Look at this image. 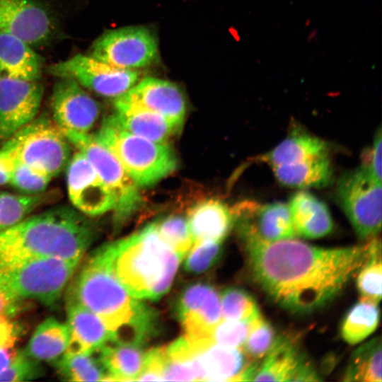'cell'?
<instances>
[{"label":"cell","instance_id":"obj_1","mask_svg":"<svg viewBox=\"0 0 382 382\" xmlns=\"http://www.w3.org/2000/svg\"><path fill=\"white\" fill-rule=\"evenodd\" d=\"M241 235L254 279L270 299L294 313H310L330 303L369 255V242L325 248L293 238L267 241L254 234Z\"/></svg>","mask_w":382,"mask_h":382},{"label":"cell","instance_id":"obj_2","mask_svg":"<svg viewBox=\"0 0 382 382\" xmlns=\"http://www.w3.org/2000/svg\"><path fill=\"white\" fill-rule=\"evenodd\" d=\"M66 297L95 313L112 341L139 346L154 330V311L128 294L112 273L101 247L86 261Z\"/></svg>","mask_w":382,"mask_h":382},{"label":"cell","instance_id":"obj_3","mask_svg":"<svg viewBox=\"0 0 382 382\" xmlns=\"http://www.w3.org/2000/svg\"><path fill=\"white\" fill-rule=\"evenodd\" d=\"M101 248L118 282L139 300L164 295L183 260L161 237L154 223Z\"/></svg>","mask_w":382,"mask_h":382},{"label":"cell","instance_id":"obj_4","mask_svg":"<svg viewBox=\"0 0 382 382\" xmlns=\"http://www.w3.org/2000/svg\"><path fill=\"white\" fill-rule=\"evenodd\" d=\"M94 236L82 213L57 207L0 232V257H50L80 261Z\"/></svg>","mask_w":382,"mask_h":382},{"label":"cell","instance_id":"obj_5","mask_svg":"<svg viewBox=\"0 0 382 382\" xmlns=\"http://www.w3.org/2000/svg\"><path fill=\"white\" fill-rule=\"evenodd\" d=\"M94 136L115 155L138 187L157 183L177 168L176 156L168 144L125 130L114 115L105 119Z\"/></svg>","mask_w":382,"mask_h":382},{"label":"cell","instance_id":"obj_6","mask_svg":"<svg viewBox=\"0 0 382 382\" xmlns=\"http://www.w3.org/2000/svg\"><path fill=\"white\" fill-rule=\"evenodd\" d=\"M79 262L50 257H0V284L20 299L50 306L61 297Z\"/></svg>","mask_w":382,"mask_h":382},{"label":"cell","instance_id":"obj_7","mask_svg":"<svg viewBox=\"0 0 382 382\" xmlns=\"http://www.w3.org/2000/svg\"><path fill=\"white\" fill-rule=\"evenodd\" d=\"M70 142L62 129L47 116L35 117L20 128L0 149L15 161L52 178L66 167L70 158Z\"/></svg>","mask_w":382,"mask_h":382},{"label":"cell","instance_id":"obj_8","mask_svg":"<svg viewBox=\"0 0 382 382\" xmlns=\"http://www.w3.org/2000/svg\"><path fill=\"white\" fill-rule=\"evenodd\" d=\"M381 183L361 166L338 180L337 197L361 239L375 237L381 228Z\"/></svg>","mask_w":382,"mask_h":382},{"label":"cell","instance_id":"obj_9","mask_svg":"<svg viewBox=\"0 0 382 382\" xmlns=\"http://www.w3.org/2000/svg\"><path fill=\"white\" fill-rule=\"evenodd\" d=\"M67 139L81 152L96 169L115 197L116 218H127L139 207V187L115 155L89 133L64 132Z\"/></svg>","mask_w":382,"mask_h":382},{"label":"cell","instance_id":"obj_10","mask_svg":"<svg viewBox=\"0 0 382 382\" xmlns=\"http://www.w3.org/2000/svg\"><path fill=\"white\" fill-rule=\"evenodd\" d=\"M158 54L154 35L141 26L125 27L104 33L93 43L92 57L125 69L145 67Z\"/></svg>","mask_w":382,"mask_h":382},{"label":"cell","instance_id":"obj_11","mask_svg":"<svg viewBox=\"0 0 382 382\" xmlns=\"http://www.w3.org/2000/svg\"><path fill=\"white\" fill-rule=\"evenodd\" d=\"M48 70L54 76L72 79L82 87L110 98L122 96L140 79L136 70L115 67L81 54L54 64Z\"/></svg>","mask_w":382,"mask_h":382},{"label":"cell","instance_id":"obj_12","mask_svg":"<svg viewBox=\"0 0 382 382\" xmlns=\"http://www.w3.org/2000/svg\"><path fill=\"white\" fill-rule=\"evenodd\" d=\"M197 371V381H250L258 362L242 348L220 345L211 340H189Z\"/></svg>","mask_w":382,"mask_h":382},{"label":"cell","instance_id":"obj_13","mask_svg":"<svg viewBox=\"0 0 382 382\" xmlns=\"http://www.w3.org/2000/svg\"><path fill=\"white\" fill-rule=\"evenodd\" d=\"M66 167L68 196L77 211L93 216L114 209L112 192L81 152L75 153Z\"/></svg>","mask_w":382,"mask_h":382},{"label":"cell","instance_id":"obj_14","mask_svg":"<svg viewBox=\"0 0 382 382\" xmlns=\"http://www.w3.org/2000/svg\"><path fill=\"white\" fill-rule=\"evenodd\" d=\"M42 96L38 81L0 77V146L37 116Z\"/></svg>","mask_w":382,"mask_h":382},{"label":"cell","instance_id":"obj_15","mask_svg":"<svg viewBox=\"0 0 382 382\" xmlns=\"http://www.w3.org/2000/svg\"><path fill=\"white\" fill-rule=\"evenodd\" d=\"M51 107L53 120L64 132L89 133L100 113L98 103L69 78L54 84Z\"/></svg>","mask_w":382,"mask_h":382},{"label":"cell","instance_id":"obj_16","mask_svg":"<svg viewBox=\"0 0 382 382\" xmlns=\"http://www.w3.org/2000/svg\"><path fill=\"white\" fill-rule=\"evenodd\" d=\"M54 30L51 14L37 0H0V31L38 46L47 42Z\"/></svg>","mask_w":382,"mask_h":382},{"label":"cell","instance_id":"obj_17","mask_svg":"<svg viewBox=\"0 0 382 382\" xmlns=\"http://www.w3.org/2000/svg\"><path fill=\"white\" fill-rule=\"evenodd\" d=\"M313 365L289 337H277L261 364L253 381H319Z\"/></svg>","mask_w":382,"mask_h":382},{"label":"cell","instance_id":"obj_18","mask_svg":"<svg viewBox=\"0 0 382 382\" xmlns=\"http://www.w3.org/2000/svg\"><path fill=\"white\" fill-rule=\"evenodd\" d=\"M241 233H250L267 241L296 236L289 207L282 202L261 205L253 201L238 203L231 210Z\"/></svg>","mask_w":382,"mask_h":382},{"label":"cell","instance_id":"obj_19","mask_svg":"<svg viewBox=\"0 0 382 382\" xmlns=\"http://www.w3.org/2000/svg\"><path fill=\"white\" fill-rule=\"evenodd\" d=\"M178 314L186 338L209 339L212 330L222 320L220 296L207 284L191 285L180 296Z\"/></svg>","mask_w":382,"mask_h":382},{"label":"cell","instance_id":"obj_20","mask_svg":"<svg viewBox=\"0 0 382 382\" xmlns=\"http://www.w3.org/2000/svg\"><path fill=\"white\" fill-rule=\"evenodd\" d=\"M158 113L183 127L186 103L181 90L170 81L148 77L118 97Z\"/></svg>","mask_w":382,"mask_h":382},{"label":"cell","instance_id":"obj_21","mask_svg":"<svg viewBox=\"0 0 382 382\" xmlns=\"http://www.w3.org/2000/svg\"><path fill=\"white\" fill-rule=\"evenodd\" d=\"M117 123L125 130L150 141L168 144L183 127L154 112L117 98L115 101Z\"/></svg>","mask_w":382,"mask_h":382},{"label":"cell","instance_id":"obj_22","mask_svg":"<svg viewBox=\"0 0 382 382\" xmlns=\"http://www.w3.org/2000/svg\"><path fill=\"white\" fill-rule=\"evenodd\" d=\"M66 311L70 337L65 353H91L111 340L102 320L85 306L66 300Z\"/></svg>","mask_w":382,"mask_h":382},{"label":"cell","instance_id":"obj_23","mask_svg":"<svg viewBox=\"0 0 382 382\" xmlns=\"http://www.w3.org/2000/svg\"><path fill=\"white\" fill-rule=\"evenodd\" d=\"M187 221L193 243L221 242L234 223L231 209L223 202L213 198L194 205L187 213Z\"/></svg>","mask_w":382,"mask_h":382},{"label":"cell","instance_id":"obj_24","mask_svg":"<svg viewBox=\"0 0 382 382\" xmlns=\"http://www.w3.org/2000/svg\"><path fill=\"white\" fill-rule=\"evenodd\" d=\"M42 59L21 39L0 31V77L38 81Z\"/></svg>","mask_w":382,"mask_h":382},{"label":"cell","instance_id":"obj_25","mask_svg":"<svg viewBox=\"0 0 382 382\" xmlns=\"http://www.w3.org/2000/svg\"><path fill=\"white\" fill-rule=\"evenodd\" d=\"M296 235L319 238L329 234L333 221L328 207L306 191L295 193L288 204Z\"/></svg>","mask_w":382,"mask_h":382},{"label":"cell","instance_id":"obj_26","mask_svg":"<svg viewBox=\"0 0 382 382\" xmlns=\"http://www.w3.org/2000/svg\"><path fill=\"white\" fill-rule=\"evenodd\" d=\"M328 155V145L323 140L296 127L279 144L258 159L272 168Z\"/></svg>","mask_w":382,"mask_h":382},{"label":"cell","instance_id":"obj_27","mask_svg":"<svg viewBox=\"0 0 382 382\" xmlns=\"http://www.w3.org/2000/svg\"><path fill=\"white\" fill-rule=\"evenodd\" d=\"M97 352L108 374L103 381H136L142 369L146 353L138 345L112 340Z\"/></svg>","mask_w":382,"mask_h":382},{"label":"cell","instance_id":"obj_28","mask_svg":"<svg viewBox=\"0 0 382 382\" xmlns=\"http://www.w3.org/2000/svg\"><path fill=\"white\" fill-rule=\"evenodd\" d=\"M277 180L291 187H323L331 183L332 168L329 155L272 167Z\"/></svg>","mask_w":382,"mask_h":382},{"label":"cell","instance_id":"obj_29","mask_svg":"<svg viewBox=\"0 0 382 382\" xmlns=\"http://www.w3.org/2000/svg\"><path fill=\"white\" fill-rule=\"evenodd\" d=\"M69 337L67 324L48 318L36 328L25 352L38 361L57 363L65 353Z\"/></svg>","mask_w":382,"mask_h":382},{"label":"cell","instance_id":"obj_30","mask_svg":"<svg viewBox=\"0 0 382 382\" xmlns=\"http://www.w3.org/2000/svg\"><path fill=\"white\" fill-rule=\"evenodd\" d=\"M381 339L374 337L356 349L344 374L345 381H381Z\"/></svg>","mask_w":382,"mask_h":382},{"label":"cell","instance_id":"obj_31","mask_svg":"<svg viewBox=\"0 0 382 382\" xmlns=\"http://www.w3.org/2000/svg\"><path fill=\"white\" fill-rule=\"evenodd\" d=\"M381 241L376 237L369 242V255L358 271L357 288L361 301L378 304L381 299Z\"/></svg>","mask_w":382,"mask_h":382},{"label":"cell","instance_id":"obj_32","mask_svg":"<svg viewBox=\"0 0 382 382\" xmlns=\"http://www.w3.org/2000/svg\"><path fill=\"white\" fill-rule=\"evenodd\" d=\"M378 322L377 305L360 301L345 316L340 329L342 337L348 344L356 345L373 333Z\"/></svg>","mask_w":382,"mask_h":382},{"label":"cell","instance_id":"obj_33","mask_svg":"<svg viewBox=\"0 0 382 382\" xmlns=\"http://www.w3.org/2000/svg\"><path fill=\"white\" fill-rule=\"evenodd\" d=\"M57 365L62 376L70 381H103L108 374L97 350L88 354L64 353Z\"/></svg>","mask_w":382,"mask_h":382},{"label":"cell","instance_id":"obj_34","mask_svg":"<svg viewBox=\"0 0 382 382\" xmlns=\"http://www.w3.org/2000/svg\"><path fill=\"white\" fill-rule=\"evenodd\" d=\"M42 195L0 192V232L23 220L44 202Z\"/></svg>","mask_w":382,"mask_h":382},{"label":"cell","instance_id":"obj_35","mask_svg":"<svg viewBox=\"0 0 382 382\" xmlns=\"http://www.w3.org/2000/svg\"><path fill=\"white\" fill-rule=\"evenodd\" d=\"M222 319L251 322L260 313L253 297L242 289L231 287L220 296Z\"/></svg>","mask_w":382,"mask_h":382},{"label":"cell","instance_id":"obj_36","mask_svg":"<svg viewBox=\"0 0 382 382\" xmlns=\"http://www.w3.org/2000/svg\"><path fill=\"white\" fill-rule=\"evenodd\" d=\"M161 237L181 257L187 255L193 245L187 219L170 215L154 222Z\"/></svg>","mask_w":382,"mask_h":382},{"label":"cell","instance_id":"obj_37","mask_svg":"<svg viewBox=\"0 0 382 382\" xmlns=\"http://www.w3.org/2000/svg\"><path fill=\"white\" fill-rule=\"evenodd\" d=\"M273 327L262 316L255 320L242 347L252 361L264 358L275 340Z\"/></svg>","mask_w":382,"mask_h":382},{"label":"cell","instance_id":"obj_38","mask_svg":"<svg viewBox=\"0 0 382 382\" xmlns=\"http://www.w3.org/2000/svg\"><path fill=\"white\" fill-rule=\"evenodd\" d=\"M255 320L222 319L213 328L209 338L220 345L242 348Z\"/></svg>","mask_w":382,"mask_h":382},{"label":"cell","instance_id":"obj_39","mask_svg":"<svg viewBox=\"0 0 382 382\" xmlns=\"http://www.w3.org/2000/svg\"><path fill=\"white\" fill-rule=\"evenodd\" d=\"M52 178L42 171L16 161L9 184L28 195H35L45 190Z\"/></svg>","mask_w":382,"mask_h":382},{"label":"cell","instance_id":"obj_40","mask_svg":"<svg viewBox=\"0 0 382 382\" xmlns=\"http://www.w3.org/2000/svg\"><path fill=\"white\" fill-rule=\"evenodd\" d=\"M221 242L204 241L193 243L187 253L185 268L191 273H201L216 262L221 251Z\"/></svg>","mask_w":382,"mask_h":382},{"label":"cell","instance_id":"obj_41","mask_svg":"<svg viewBox=\"0 0 382 382\" xmlns=\"http://www.w3.org/2000/svg\"><path fill=\"white\" fill-rule=\"evenodd\" d=\"M42 375L40 361L30 357L25 352H18L9 366L0 372V381H25Z\"/></svg>","mask_w":382,"mask_h":382},{"label":"cell","instance_id":"obj_42","mask_svg":"<svg viewBox=\"0 0 382 382\" xmlns=\"http://www.w3.org/2000/svg\"><path fill=\"white\" fill-rule=\"evenodd\" d=\"M378 128L374 138L373 145L364 156L363 166L372 177L381 183L382 137Z\"/></svg>","mask_w":382,"mask_h":382},{"label":"cell","instance_id":"obj_43","mask_svg":"<svg viewBox=\"0 0 382 382\" xmlns=\"http://www.w3.org/2000/svg\"><path fill=\"white\" fill-rule=\"evenodd\" d=\"M20 300L0 284V316H13L20 308Z\"/></svg>","mask_w":382,"mask_h":382},{"label":"cell","instance_id":"obj_44","mask_svg":"<svg viewBox=\"0 0 382 382\" xmlns=\"http://www.w3.org/2000/svg\"><path fill=\"white\" fill-rule=\"evenodd\" d=\"M18 336L16 325L8 318L0 316V347L14 346Z\"/></svg>","mask_w":382,"mask_h":382},{"label":"cell","instance_id":"obj_45","mask_svg":"<svg viewBox=\"0 0 382 382\" xmlns=\"http://www.w3.org/2000/svg\"><path fill=\"white\" fill-rule=\"evenodd\" d=\"M16 161L0 149V186L10 183Z\"/></svg>","mask_w":382,"mask_h":382},{"label":"cell","instance_id":"obj_46","mask_svg":"<svg viewBox=\"0 0 382 382\" xmlns=\"http://www.w3.org/2000/svg\"><path fill=\"white\" fill-rule=\"evenodd\" d=\"M18 353L14 346L0 347V372L9 366Z\"/></svg>","mask_w":382,"mask_h":382},{"label":"cell","instance_id":"obj_47","mask_svg":"<svg viewBox=\"0 0 382 382\" xmlns=\"http://www.w3.org/2000/svg\"><path fill=\"white\" fill-rule=\"evenodd\" d=\"M317 35V30H313L308 37V41L311 42L313 40H314L316 37Z\"/></svg>","mask_w":382,"mask_h":382}]
</instances>
